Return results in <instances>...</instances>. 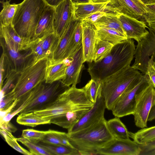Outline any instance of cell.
<instances>
[{
  "mask_svg": "<svg viewBox=\"0 0 155 155\" xmlns=\"http://www.w3.org/2000/svg\"><path fill=\"white\" fill-rule=\"evenodd\" d=\"M78 20L73 19L59 38H56L52 53L49 57V65L60 63L69 55L71 40Z\"/></svg>",
  "mask_w": 155,
  "mask_h": 155,
  "instance_id": "cell-11",
  "label": "cell"
},
{
  "mask_svg": "<svg viewBox=\"0 0 155 155\" xmlns=\"http://www.w3.org/2000/svg\"><path fill=\"white\" fill-rule=\"evenodd\" d=\"M140 145L130 139L114 138L107 145L100 150L97 155H139L141 154Z\"/></svg>",
  "mask_w": 155,
  "mask_h": 155,
  "instance_id": "cell-14",
  "label": "cell"
},
{
  "mask_svg": "<svg viewBox=\"0 0 155 155\" xmlns=\"http://www.w3.org/2000/svg\"><path fill=\"white\" fill-rule=\"evenodd\" d=\"M58 131L47 134L45 135L41 142L50 145H62L59 137L57 134Z\"/></svg>",
  "mask_w": 155,
  "mask_h": 155,
  "instance_id": "cell-43",
  "label": "cell"
},
{
  "mask_svg": "<svg viewBox=\"0 0 155 155\" xmlns=\"http://www.w3.org/2000/svg\"><path fill=\"white\" fill-rule=\"evenodd\" d=\"M89 100L94 104L99 95L101 94L102 85L101 81L91 79L83 87Z\"/></svg>",
  "mask_w": 155,
  "mask_h": 155,
  "instance_id": "cell-33",
  "label": "cell"
},
{
  "mask_svg": "<svg viewBox=\"0 0 155 155\" xmlns=\"http://www.w3.org/2000/svg\"><path fill=\"white\" fill-rule=\"evenodd\" d=\"M104 118L87 128L67 135L73 147L80 155H97L99 150L114 138L108 128Z\"/></svg>",
  "mask_w": 155,
  "mask_h": 155,
  "instance_id": "cell-3",
  "label": "cell"
},
{
  "mask_svg": "<svg viewBox=\"0 0 155 155\" xmlns=\"http://www.w3.org/2000/svg\"><path fill=\"white\" fill-rule=\"evenodd\" d=\"M105 102L101 94L99 95L93 107L86 112L78 121L68 129V134L83 130L99 122L104 117Z\"/></svg>",
  "mask_w": 155,
  "mask_h": 155,
  "instance_id": "cell-12",
  "label": "cell"
},
{
  "mask_svg": "<svg viewBox=\"0 0 155 155\" xmlns=\"http://www.w3.org/2000/svg\"><path fill=\"white\" fill-rule=\"evenodd\" d=\"M130 137L139 145L155 140V126L141 128L137 132H129Z\"/></svg>",
  "mask_w": 155,
  "mask_h": 155,
  "instance_id": "cell-29",
  "label": "cell"
},
{
  "mask_svg": "<svg viewBox=\"0 0 155 155\" xmlns=\"http://www.w3.org/2000/svg\"><path fill=\"white\" fill-rule=\"evenodd\" d=\"M70 87L64 85L61 80L51 83H46L45 81L40 83L37 94L20 113L34 112L48 107L53 104L59 96Z\"/></svg>",
  "mask_w": 155,
  "mask_h": 155,
  "instance_id": "cell-8",
  "label": "cell"
},
{
  "mask_svg": "<svg viewBox=\"0 0 155 155\" xmlns=\"http://www.w3.org/2000/svg\"><path fill=\"white\" fill-rule=\"evenodd\" d=\"M96 38L108 41L114 45L127 39V37L113 29L97 28Z\"/></svg>",
  "mask_w": 155,
  "mask_h": 155,
  "instance_id": "cell-27",
  "label": "cell"
},
{
  "mask_svg": "<svg viewBox=\"0 0 155 155\" xmlns=\"http://www.w3.org/2000/svg\"><path fill=\"white\" fill-rule=\"evenodd\" d=\"M0 132L7 143L15 150L24 155H33L30 151L23 148L18 143L17 138L13 136L12 132L1 129H0Z\"/></svg>",
  "mask_w": 155,
  "mask_h": 155,
  "instance_id": "cell-39",
  "label": "cell"
},
{
  "mask_svg": "<svg viewBox=\"0 0 155 155\" xmlns=\"http://www.w3.org/2000/svg\"><path fill=\"white\" fill-rule=\"evenodd\" d=\"M134 116L135 125L143 128L147 127L148 118L155 101V88L151 82L136 95Z\"/></svg>",
  "mask_w": 155,
  "mask_h": 155,
  "instance_id": "cell-9",
  "label": "cell"
},
{
  "mask_svg": "<svg viewBox=\"0 0 155 155\" xmlns=\"http://www.w3.org/2000/svg\"><path fill=\"white\" fill-rule=\"evenodd\" d=\"M94 23L97 28L113 29L127 36L117 16L105 15Z\"/></svg>",
  "mask_w": 155,
  "mask_h": 155,
  "instance_id": "cell-28",
  "label": "cell"
},
{
  "mask_svg": "<svg viewBox=\"0 0 155 155\" xmlns=\"http://www.w3.org/2000/svg\"><path fill=\"white\" fill-rule=\"evenodd\" d=\"M0 129L6 130L11 132H15L17 130V128L10 122L0 121Z\"/></svg>",
  "mask_w": 155,
  "mask_h": 155,
  "instance_id": "cell-47",
  "label": "cell"
},
{
  "mask_svg": "<svg viewBox=\"0 0 155 155\" xmlns=\"http://www.w3.org/2000/svg\"><path fill=\"white\" fill-rule=\"evenodd\" d=\"M48 65V57L36 61L32 55L19 69V74L14 87L3 99L11 104L45 81Z\"/></svg>",
  "mask_w": 155,
  "mask_h": 155,
  "instance_id": "cell-2",
  "label": "cell"
},
{
  "mask_svg": "<svg viewBox=\"0 0 155 155\" xmlns=\"http://www.w3.org/2000/svg\"><path fill=\"white\" fill-rule=\"evenodd\" d=\"M74 4H83L88 2L89 0H71Z\"/></svg>",
  "mask_w": 155,
  "mask_h": 155,
  "instance_id": "cell-53",
  "label": "cell"
},
{
  "mask_svg": "<svg viewBox=\"0 0 155 155\" xmlns=\"http://www.w3.org/2000/svg\"><path fill=\"white\" fill-rule=\"evenodd\" d=\"M140 146L141 149L140 154L155 151V140Z\"/></svg>",
  "mask_w": 155,
  "mask_h": 155,
  "instance_id": "cell-45",
  "label": "cell"
},
{
  "mask_svg": "<svg viewBox=\"0 0 155 155\" xmlns=\"http://www.w3.org/2000/svg\"><path fill=\"white\" fill-rule=\"evenodd\" d=\"M104 12L107 15L118 17L124 15L134 18L124 0H110Z\"/></svg>",
  "mask_w": 155,
  "mask_h": 155,
  "instance_id": "cell-26",
  "label": "cell"
},
{
  "mask_svg": "<svg viewBox=\"0 0 155 155\" xmlns=\"http://www.w3.org/2000/svg\"><path fill=\"white\" fill-rule=\"evenodd\" d=\"M0 32L10 38L20 51L28 50L35 42V41L24 39L20 36L14 28L12 23L6 26L0 25Z\"/></svg>",
  "mask_w": 155,
  "mask_h": 155,
  "instance_id": "cell-22",
  "label": "cell"
},
{
  "mask_svg": "<svg viewBox=\"0 0 155 155\" xmlns=\"http://www.w3.org/2000/svg\"><path fill=\"white\" fill-rule=\"evenodd\" d=\"M11 0L1 1L3 8L0 13V25L6 26L12 23L18 4H11Z\"/></svg>",
  "mask_w": 155,
  "mask_h": 155,
  "instance_id": "cell-30",
  "label": "cell"
},
{
  "mask_svg": "<svg viewBox=\"0 0 155 155\" xmlns=\"http://www.w3.org/2000/svg\"><path fill=\"white\" fill-rule=\"evenodd\" d=\"M74 6L71 0H64L54 7V34L60 38L74 18Z\"/></svg>",
  "mask_w": 155,
  "mask_h": 155,
  "instance_id": "cell-13",
  "label": "cell"
},
{
  "mask_svg": "<svg viewBox=\"0 0 155 155\" xmlns=\"http://www.w3.org/2000/svg\"><path fill=\"white\" fill-rule=\"evenodd\" d=\"M30 49L36 61H38L43 58L46 57L42 48V41L40 39L36 40Z\"/></svg>",
  "mask_w": 155,
  "mask_h": 155,
  "instance_id": "cell-42",
  "label": "cell"
},
{
  "mask_svg": "<svg viewBox=\"0 0 155 155\" xmlns=\"http://www.w3.org/2000/svg\"><path fill=\"white\" fill-rule=\"evenodd\" d=\"M141 1L146 5L155 4V0H141Z\"/></svg>",
  "mask_w": 155,
  "mask_h": 155,
  "instance_id": "cell-54",
  "label": "cell"
},
{
  "mask_svg": "<svg viewBox=\"0 0 155 155\" xmlns=\"http://www.w3.org/2000/svg\"><path fill=\"white\" fill-rule=\"evenodd\" d=\"M155 119V101L150 112L148 118V121H151Z\"/></svg>",
  "mask_w": 155,
  "mask_h": 155,
  "instance_id": "cell-50",
  "label": "cell"
},
{
  "mask_svg": "<svg viewBox=\"0 0 155 155\" xmlns=\"http://www.w3.org/2000/svg\"><path fill=\"white\" fill-rule=\"evenodd\" d=\"M135 18L143 21L144 16L147 13L146 5L141 0H124Z\"/></svg>",
  "mask_w": 155,
  "mask_h": 155,
  "instance_id": "cell-32",
  "label": "cell"
},
{
  "mask_svg": "<svg viewBox=\"0 0 155 155\" xmlns=\"http://www.w3.org/2000/svg\"><path fill=\"white\" fill-rule=\"evenodd\" d=\"M105 15L104 12H97L89 15L84 20L89 21L94 23Z\"/></svg>",
  "mask_w": 155,
  "mask_h": 155,
  "instance_id": "cell-48",
  "label": "cell"
},
{
  "mask_svg": "<svg viewBox=\"0 0 155 155\" xmlns=\"http://www.w3.org/2000/svg\"><path fill=\"white\" fill-rule=\"evenodd\" d=\"M17 140L27 147L33 155H53L39 144L38 145L23 137L17 138Z\"/></svg>",
  "mask_w": 155,
  "mask_h": 155,
  "instance_id": "cell-40",
  "label": "cell"
},
{
  "mask_svg": "<svg viewBox=\"0 0 155 155\" xmlns=\"http://www.w3.org/2000/svg\"><path fill=\"white\" fill-rule=\"evenodd\" d=\"M76 86L72 85L65 91L50 106L34 112L43 118L51 120L72 110L92 108L94 104L88 98L83 88H78Z\"/></svg>",
  "mask_w": 155,
  "mask_h": 155,
  "instance_id": "cell-5",
  "label": "cell"
},
{
  "mask_svg": "<svg viewBox=\"0 0 155 155\" xmlns=\"http://www.w3.org/2000/svg\"><path fill=\"white\" fill-rule=\"evenodd\" d=\"M149 34L138 42L136 48L134 63L131 66L143 74L147 72L148 62L151 57L155 63V30L148 27Z\"/></svg>",
  "mask_w": 155,
  "mask_h": 155,
  "instance_id": "cell-10",
  "label": "cell"
},
{
  "mask_svg": "<svg viewBox=\"0 0 155 155\" xmlns=\"http://www.w3.org/2000/svg\"><path fill=\"white\" fill-rule=\"evenodd\" d=\"M54 7L48 5L38 23L33 38L34 41L54 33Z\"/></svg>",
  "mask_w": 155,
  "mask_h": 155,
  "instance_id": "cell-18",
  "label": "cell"
},
{
  "mask_svg": "<svg viewBox=\"0 0 155 155\" xmlns=\"http://www.w3.org/2000/svg\"><path fill=\"white\" fill-rule=\"evenodd\" d=\"M82 46V28L81 21L78 20L71 38L69 57L73 55Z\"/></svg>",
  "mask_w": 155,
  "mask_h": 155,
  "instance_id": "cell-35",
  "label": "cell"
},
{
  "mask_svg": "<svg viewBox=\"0 0 155 155\" xmlns=\"http://www.w3.org/2000/svg\"><path fill=\"white\" fill-rule=\"evenodd\" d=\"M135 50L132 39L123 41L114 45L105 58L98 62L89 63L87 71L91 78L100 81L130 65Z\"/></svg>",
  "mask_w": 155,
  "mask_h": 155,
  "instance_id": "cell-1",
  "label": "cell"
},
{
  "mask_svg": "<svg viewBox=\"0 0 155 155\" xmlns=\"http://www.w3.org/2000/svg\"><path fill=\"white\" fill-rule=\"evenodd\" d=\"M146 74L149 76L150 80L155 88V63L152 57L150 58L148 61Z\"/></svg>",
  "mask_w": 155,
  "mask_h": 155,
  "instance_id": "cell-44",
  "label": "cell"
},
{
  "mask_svg": "<svg viewBox=\"0 0 155 155\" xmlns=\"http://www.w3.org/2000/svg\"><path fill=\"white\" fill-rule=\"evenodd\" d=\"M56 38L53 33L41 39L43 50L46 57L49 58L51 54Z\"/></svg>",
  "mask_w": 155,
  "mask_h": 155,
  "instance_id": "cell-41",
  "label": "cell"
},
{
  "mask_svg": "<svg viewBox=\"0 0 155 155\" xmlns=\"http://www.w3.org/2000/svg\"><path fill=\"white\" fill-rule=\"evenodd\" d=\"M141 75L138 70L130 65L101 81V94L106 108L111 110L121 94Z\"/></svg>",
  "mask_w": 155,
  "mask_h": 155,
  "instance_id": "cell-6",
  "label": "cell"
},
{
  "mask_svg": "<svg viewBox=\"0 0 155 155\" xmlns=\"http://www.w3.org/2000/svg\"><path fill=\"white\" fill-rule=\"evenodd\" d=\"M47 4L50 6L55 7L64 0H45Z\"/></svg>",
  "mask_w": 155,
  "mask_h": 155,
  "instance_id": "cell-52",
  "label": "cell"
},
{
  "mask_svg": "<svg viewBox=\"0 0 155 155\" xmlns=\"http://www.w3.org/2000/svg\"><path fill=\"white\" fill-rule=\"evenodd\" d=\"M144 17L145 21L148 23L149 27L155 30V16L147 14Z\"/></svg>",
  "mask_w": 155,
  "mask_h": 155,
  "instance_id": "cell-49",
  "label": "cell"
},
{
  "mask_svg": "<svg viewBox=\"0 0 155 155\" xmlns=\"http://www.w3.org/2000/svg\"><path fill=\"white\" fill-rule=\"evenodd\" d=\"M68 58L71 59V62L67 67L65 76L61 81L64 85L70 87L71 85H76L80 81L84 67L82 46Z\"/></svg>",
  "mask_w": 155,
  "mask_h": 155,
  "instance_id": "cell-16",
  "label": "cell"
},
{
  "mask_svg": "<svg viewBox=\"0 0 155 155\" xmlns=\"http://www.w3.org/2000/svg\"><path fill=\"white\" fill-rule=\"evenodd\" d=\"M110 133L114 138L119 139H130L129 132L120 117H115L107 121Z\"/></svg>",
  "mask_w": 155,
  "mask_h": 155,
  "instance_id": "cell-24",
  "label": "cell"
},
{
  "mask_svg": "<svg viewBox=\"0 0 155 155\" xmlns=\"http://www.w3.org/2000/svg\"><path fill=\"white\" fill-rule=\"evenodd\" d=\"M16 121L20 124L32 127L51 124L50 119L43 118L34 112L20 113L17 118Z\"/></svg>",
  "mask_w": 155,
  "mask_h": 155,
  "instance_id": "cell-25",
  "label": "cell"
},
{
  "mask_svg": "<svg viewBox=\"0 0 155 155\" xmlns=\"http://www.w3.org/2000/svg\"><path fill=\"white\" fill-rule=\"evenodd\" d=\"M48 5L45 0H24L18 4L12 24L20 36L34 41L38 23Z\"/></svg>",
  "mask_w": 155,
  "mask_h": 155,
  "instance_id": "cell-4",
  "label": "cell"
},
{
  "mask_svg": "<svg viewBox=\"0 0 155 155\" xmlns=\"http://www.w3.org/2000/svg\"><path fill=\"white\" fill-rule=\"evenodd\" d=\"M82 28L83 62H92L97 28L93 22L81 21Z\"/></svg>",
  "mask_w": 155,
  "mask_h": 155,
  "instance_id": "cell-15",
  "label": "cell"
},
{
  "mask_svg": "<svg viewBox=\"0 0 155 155\" xmlns=\"http://www.w3.org/2000/svg\"><path fill=\"white\" fill-rule=\"evenodd\" d=\"M19 99H16L10 105L0 110V120L10 113L16 106Z\"/></svg>",
  "mask_w": 155,
  "mask_h": 155,
  "instance_id": "cell-46",
  "label": "cell"
},
{
  "mask_svg": "<svg viewBox=\"0 0 155 155\" xmlns=\"http://www.w3.org/2000/svg\"><path fill=\"white\" fill-rule=\"evenodd\" d=\"M91 108H82L70 111L64 114L51 119V123L68 129L77 122Z\"/></svg>",
  "mask_w": 155,
  "mask_h": 155,
  "instance_id": "cell-20",
  "label": "cell"
},
{
  "mask_svg": "<svg viewBox=\"0 0 155 155\" xmlns=\"http://www.w3.org/2000/svg\"><path fill=\"white\" fill-rule=\"evenodd\" d=\"M147 11V14L155 16V4L146 5Z\"/></svg>",
  "mask_w": 155,
  "mask_h": 155,
  "instance_id": "cell-51",
  "label": "cell"
},
{
  "mask_svg": "<svg viewBox=\"0 0 155 155\" xmlns=\"http://www.w3.org/2000/svg\"><path fill=\"white\" fill-rule=\"evenodd\" d=\"M39 84L18 99V101L12 111L0 120V121L9 122L14 116L21 113L30 103L37 94L39 89Z\"/></svg>",
  "mask_w": 155,
  "mask_h": 155,
  "instance_id": "cell-23",
  "label": "cell"
},
{
  "mask_svg": "<svg viewBox=\"0 0 155 155\" xmlns=\"http://www.w3.org/2000/svg\"><path fill=\"white\" fill-rule=\"evenodd\" d=\"M150 81L147 74H142L135 79L121 94L114 106L111 110L113 114L120 118L133 115L136 104V94Z\"/></svg>",
  "mask_w": 155,
  "mask_h": 155,
  "instance_id": "cell-7",
  "label": "cell"
},
{
  "mask_svg": "<svg viewBox=\"0 0 155 155\" xmlns=\"http://www.w3.org/2000/svg\"><path fill=\"white\" fill-rule=\"evenodd\" d=\"M114 46L110 43L96 38L93 62H98L105 58L110 52Z\"/></svg>",
  "mask_w": 155,
  "mask_h": 155,
  "instance_id": "cell-31",
  "label": "cell"
},
{
  "mask_svg": "<svg viewBox=\"0 0 155 155\" xmlns=\"http://www.w3.org/2000/svg\"><path fill=\"white\" fill-rule=\"evenodd\" d=\"M71 62L67 58L58 63L48 66L46 74L45 82L51 83L62 80L65 76L67 68Z\"/></svg>",
  "mask_w": 155,
  "mask_h": 155,
  "instance_id": "cell-21",
  "label": "cell"
},
{
  "mask_svg": "<svg viewBox=\"0 0 155 155\" xmlns=\"http://www.w3.org/2000/svg\"><path fill=\"white\" fill-rule=\"evenodd\" d=\"M110 1V0H89L86 3L74 4L75 19L81 21L94 13L104 12Z\"/></svg>",
  "mask_w": 155,
  "mask_h": 155,
  "instance_id": "cell-19",
  "label": "cell"
},
{
  "mask_svg": "<svg viewBox=\"0 0 155 155\" xmlns=\"http://www.w3.org/2000/svg\"><path fill=\"white\" fill-rule=\"evenodd\" d=\"M3 53L0 58V89L1 90L4 84V80L8 76L10 71L12 69L10 60L7 54L5 52L4 47L2 46Z\"/></svg>",
  "mask_w": 155,
  "mask_h": 155,
  "instance_id": "cell-37",
  "label": "cell"
},
{
  "mask_svg": "<svg viewBox=\"0 0 155 155\" xmlns=\"http://www.w3.org/2000/svg\"><path fill=\"white\" fill-rule=\"evenodd\" d=\"M19 73V69L12 68L6 79L2 88L0 90V100L14 87Z\"/></svg>",
  "mask_w": 155,
  "mask_h": 155,
  "instance_id": "cell-36",
  "label": "cell"
},
{
  "mask_svg": "<svg viewBox=\"0 0 155 155\" xmlns=\"http://www.w3.org/2000/svg\"><path fill=\"white\" fill-rule=\"evenodd\" d=\"M56 130H49L47 131H40L33 129H27L22 130L21 136L22 137L30 141L37 143L41 142L46 135Z\"/></svg>",
  "mask_w": 155,
  "mask_h": 155,
  "instance_id": "cell-38",
  "label": "cell"
},
{
  "mask_svg": "<svg viewBox=\"0 0 155 155\" xmlns=\"http://www.w3.org/2000/svg\"><path fill=\"white\" fill-rule=\"evenodd\" d=\"M39 144L53 155H80L78 151L75 148L63 145Z\"/></svg>",
  "mask_w": 155,
  "mask_h": 155,
  "instance_id": "cell-34",
  "label": "cell"
},
{
  "mask_svg": "<svg viewBox=\"0 0 155 155\" xmlns=\"http://www.w3.org/2000/svg\"><path fill=\"white\" fill-rule=\"evenodd\" d=\"M118 17L127 39H134L138 42L149 34L145 22L124 15Z\"/></svg>",
  "mask_w": 155,
  "mask_h": 155,
  "instance_id": "cell-17",
  "label": "cell"
}]
</instances>
